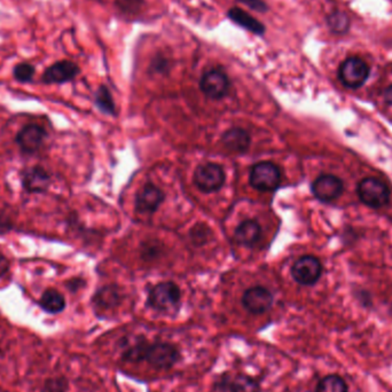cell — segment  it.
Returning <instances> with one entry per match:
<instances>
[{
    "instance_id": "obj_10",
    "label": "cell",
    "mask_w": 392,
    "mask_h": 392,
    "mask_svg": "<svg viewBox=\"0 0 392 392\" xmlns=\"http://www.w3.org/2000/svg\"><path fill=\"white\" fill-rule=\"evenodd\" d=\"M216 392H261L258 382L244 374H224L214 384Z\"/></svg>"
},
{
    "instance_id": "obj_14",
    "label": "cell",
    "mask_w": 392,
    "mask_h": 392,
    "mask_svg": "<svg viewBox=\"0 0 392 392\" xmlns=\"http://www.w3.org/2000/svg\"><path fill=\"white\" fill-rule=\"evenodd\" d=\"M164 194L160 188L153 184L143 186L136 199V208L141 214H153L158 210V205L163 202Z\"/></svg>"
},
{
    "instance_id": "obj_25",
    "label": "cell",
    "mask_w": 392,
    "mask_h": 392,
    "mask_svg": "<svg viewBox=\"0 0 392 392\" xmlns=\"http://www.w3.org/2000/svg\"><path fill=\"white\" fill-rule=\"evenodd\" d=\"M143 0H115V5L124 14H137L143 7Z\"/></svg>"
},
{
    "instance_id": "obj_9",
    "label": "cell",
    "mask_w": 392,
    "mask_h": 392,
    "mask_svg": "<svg viewBox=\"0 0 392 392\" xmlns=\"http://www.w3.org/2000/svg\"><path fill=\"white\" fill-rule=\"evenodd\" d=\"M200 87L208 98L222 99L229 92V80L223 70L211 69L203 74Z\"/></svg>"
},
{
    "instance_id": "obj_3",
    "label": "cell",
    "mask_w": 392,
    "mask_h": 392,
    "mask_svg": "<svg viewBox=\"0 0 392 392\" xmlns=\"http://www.w3.org/2000/svg\"><path fill=\"white\" fill-rule=\"evenodd\" d=\"M179 350L171 343H152L146 347L143 360L156 369H171L178 361Z\"/></svg>"
},
{
    "instance_id": "obj_7",
    "label": "cell",
    "mask_w": 392,
    "mask_h": 392,
    "mask_svg": "<svg viewBox=\"0 0 392 392\" xmlns=\"http://www.w3.org/2000/svg\"><path fill=\"white\" fill-rule=\"evenodd\" d=\"M80 74V65L70 60H59L45 69L42 82L48 85L65 84L72 82Z\"/></svg>"
},
{
    "instance_id": "obj_31",
    "label": "cell",
    "mask_w": 392,
    "mask_h": 392,
    "mask_svg": "<svg viewBox=\"0 0 392 392\" xmlns=\"http://www.w3.org/2000/svg\"><path fill=\"white\" fill-rule=\"evenodd\" d=\"M0 356H1V351H0Z\"/></svg>"
},
{
    "instance_id": "obj_13",
    "label": "cell",
    "mask_w": 392,
    "mask_h": 392,
    "mask_svg": "<svg viewBox=\"0 0 392 392\" xmlns=\"http://www.w3.org/2000/svg\"><path fill=\"white\" fill-rule=\"evenodd\" d=\"M242 303L249 312L261 315L270 310L273 303V296L264 287H254L244 293Z\"/></svg>"
},
{
    "instance_id": "obj_15",
    "label": "cell",
    "mask_w": 392,
    "mask_h": 392,
    "mask_svg": "<svg viewBox=\"0 0 392 392\" xmlns=\"http://www.w3.org/2000/svg\"><path fill=\"white\" fill-rule=\"evenodd\" d=\"M227 18L242 29L247 30L256 36L263 37L266 33V27L263 22L254 18L240 7H232L227 11Z\"/></svg>"
},
{
    "instance_id": "obj_29",
    "label": "cell",
    "mask_w": 392,
    "mask_h": 392,
    "mask_svg": "<svg viewBox=\"0 0 392 392\" xmlns=\"http://www.w3.org/2000/svg\"><path fill=\"white\" fill-rule=\"evenodd\" d=\"M9 259L5 257V256L3 255V254H0V278L1 276H5V274L9 272Z\"/></svg>"
},
{
    "instance_id": "obj_26",
    "label": "cell",
    "mask_w": 392,
    "mask_h": 392,
    "mask_svg": "<svg viewBox=\"0 0 392 392\" xmlns=\"http://www.w3.org/2000/svg\"><path fill=\"white\" fill-rule=\"evenodd\" d=\"M68 383L65 379H52L45 383V392H65Z\"/></svg>"
},
{
    "instance_id": "obj_16",
    "label": "cell",
    "mask_w": 392,
    "mask_h": 392,
    "mask_svg": "<svg viewBox=\"0 0 392 392\" xmlns=\"http://www.w3.org/2000/svg\"><path fill=\"white\" fill-rule=\"evenodd\" d=\"M51 183V178L42 167H33L28 169L23 175L22 184L24 190L29 193H44Z\"/></svg>"
},
{
    "instance_id": "obj_17",
    "label": "cell",
    "mask_w": 392,
    "mask_h": 392,
    "mask_svg": "<svg viewBox=\"0 0 392 392\" xmlns=\"http://www.w3.org/2000/svg\"><path fill=\"white\" fill-rule=\"evenodd\" d=\"M224 145L226 148L232 152H244L250 145L249 134L242 129H231L227 131L223 137Z\"/></svg>"
},
{
    "instance_id": "obj_21",
    "label": "cell",
    "mask_w": 392,
    "mask_h": 392,
    "mask_svg": "<svg viewBox=\"0 0 392 392\" xmlns=\"http://www.w3.org/2000/svg\"><path fill=\"white\" fill-rule=\"evenodd\" d=\"M348 386L339 375H328L319 382L315 392H348Z\"/></svg>"
},
{
    "instance_id": "obj_28",
    "label": "cell",
    "mask_w": 392,
    "mask_h": 392,
    "mask_svg": "<svg viewBox=\"0 0 392 392\" xmlns=\"http://www.w3.org/2000/svg\"><path fill=\"white\" fill-rule=\"evenodd\" d=\"M169 63V60L163 57H158V59L155 60L154 62H153V68L158 72H163V70L168 72Z\"/></svg>"
},
{
    "instance_id": "obj_11",
    "label": "cell",
    "mask_w": 392,
    "mask_h": 392,
    "mask_svg": "<svg viewBox=\"0 0 392 392\" xmlns=\"http://www.w3.org/2000/svg\"><path fill=\"white\" fill-rule=\"evenodd\" d=\"M48 137L46 131L39 125L30 124L24 126L15 138L16 143L26 154H35L42 148Z\"/></svg>"
},
{
    "instance_id": "obj_2",
    "label": "cell",
    "mask_w": 392,
    "mask_h": 392,
    "mask_svg": "<svg viewBox=\"0 0 392 392\" xmlns=\"http://www.w3.org/2000/svg\"><path fill=\"white\" fill-rule=\"evenodd\" d=\"M358 195L364 205L371 208H382L390 200V190L386 183L380 179L365 178L358 185Z\"/></svg>"
},
{
    "instance_id": "obj_6",
    "label": "cell",
    "mask_w": 392,
    "mask_h": 392,
    "mask_svg": "<svg viewBox=\"0 0 392 392\" xmlns=\"http://www.w3.org/2000/svg\"><path fill=\"white\" fill-rule=\"evenodd\" d=\"M194 182L200 190L205 193H211L223 187L225 175L223 169L217 164H203L195 170Z\"/></svg>"
},
{
    "instance_id": "obj_4",
    "label": "cell",
    "mask_w": 392,
    "mask_h": 392,
    "mask_svg": "<svg viewBox=\"0 0 392 392\" xmlns=\"http://www.w3.org/2000/svg\"><path fill=\"white\" fill-rule=\"evenodd\" d=\"M279 168L270 162L256 164L250 173V185L256 190L268 192L278 188L280 184Z\"/></svg>"
},
{
    "instance_id": "obj_23",
    "label": "cell",
    "mask_w": 392,
    "mask_h": 392,
    "mask_svg": "<svg viewBox=\"0 0 392 392\" xmlns=\"http://www.w3.org/2000/svg\"><path fill=\"white\" fill-rule=\"evenodd\" d=\"M36 74L35 65L30 62H20L13 68V77L18 83H30Z\"/></svg>"
},
{
    "instance_id": "obj_19",
    "label": "cell",
    "mask_w": 392,
    "mask_h": 392,
    "mask_svg": "<svg viewBox=\"0 0 392 392\" xmlns=\"http://www.w3.org/2000/svg\"><path fill=\"white\" fill-rule=\"evenodd\" d=\"M39 305L44 310L45 312L55 315L63 311L65 307V300L62 294L55 289H48L42 295L39 300Z\"/></svg>"
},
{
    "instance_id": "obj_12",
    "label": "cell",
    "mask_w": 392,
    "mask_h": 392,
    "mask_svg": "<svg viewBox=\"0 0 392 392\" xmlns=\"http://www.w3.org/2000/svg\"><path fill=\"white\" fill-rule=\"evenodd\" d=\"M312 192L322 202H332L343 193V183L336 175H322L313 183Z\"/></svg>"
},
{
    "instance_id": "obj_22",
    "label": "cell",
    "mask_w": 392,
    "mask_h": 392,
    "mask_svg": "<svg viewBox=\"0 0 392 392\" xmlns=\"http://www.w3.org/2000/svg\"><path fill=\"white\" fill-rule=\"evenodd\" d=\"M95 104L98 106L99 109L104 113L109 114V115L115 114V104H114L113 98H111L109 89L104 85L99 87L98 91L95 93Z\"/></svg>"
},
{
    "instance_id": "obj_5",
    "label": "cell",
    "mask_w": 392,
    "mask_h": 392,
    "mask_svg": "<svg viewBox=\"0 0 392 392\" xmlns=\"http://www.w3.org/2000/svg\"><path fill=\"white\" fill-rule=\"evenodd\" d=\"M180 290L173 283H163L155 285L149 293L148 304L158 311H169L178 305Z\"/></svg>"
},
{
    "instance_id": "obj_30",
    "label": "cell",
    "mask_w": 392,
    "mask_h": 392,
    "mask_svg": "<svg viewBox=\"0 0 392 392\" xmlns=\"http://www.w3.org/2000/svg\"><path fill=\"white\" fill-rule=\"evenodd\" d=\"M383 98L386 104H391L392 106V85L384 89Z\"/></svg>"
},
{
    "instance_id": "obj_8",
    "label": "cell",
    "mask_w": 392,
    "mask_h": 392,
    "mask_svg": "<svg viewBox=\"0 0 392 392\" xmlns=\"http://www.w3.org/2000/svg\"><path fill=\"white\" fill-rule=\"evenodd\" d=\"M322 272L320 261L313 256H304L295 261L291 276L298 283L304 285H315Z\"/></svg>"
},
{
    "instance_id": "obj_1",
    "label": "cell",
    "mask_w": 392,
    "mask_h": 392,
    "mask_svg": "<svg viewBox=\"0 0 392 392\" xmlns=\"http://www.w3.org/2000/svg\"><path fill=\"white\" fill-rule=\"evenodd\" d=\"M371 68L369 63L358 57L345 59L339 68L341 83L349 89H359L369 80Z\"/></svg>"
},
{
    "instance_id": "obj_20",
    "label": "cell",
    "mask_w": 392,
    "mask_h": 392,
    "mask_svg": "<svg viewBox=\"0 0 392 392\" xmlns=\"http://www.w3.org/2000/svg\"><path fill=\"white\" fill-rule=\"evenodd\" d=\"M327 24L332 33L335 35H345L350 29V16L342 11H335L327 18Z\"/></svg>"
},
{
    "instance_id": "obj_24",
    "label": "cell",
    "mask_w": 392,
    "mask_h": 392,
    "mask_svg": "<svg viewBox=\"0 0 392 392\" xmlns=\"http://www.w3.org/2000/svg\"><path fill=\"white\" fill-rule=\"evenodd\" d=\"M117 298L119 296H117L116 291L114 290V289L104 288L95 295L94 303L100 309H108V307H113Z\"/></svg>"
},
{
    "instance_id": "obj_27",
    "label": "cell",
    "mask_w": 392,
    "mask_h": 392,
    "mask_svg": "<svg viewBox=\"0 0 392 392\" xmlns=\"http://www.w3.org/2000/svg\"><path fill=\"white\" fill-rule=\"evenodd\" d=\"M238 1L255 12L268 13L270 11V7L265 0H238Z\"/></svg>"
},
{
    "instance_id": "obj_18",
    "label": "cell",
    "mask_w": 392,
    "mask_h": 392,
    "mask_svg": "<svg viewBox=\"0 0 392 392\" xmlns=\"http://www.w3.org/2000/svg\"><path fill=\"white\" fill-rule=\"evenodd\" d=\"M261 236V227L255 220H246L235 231V240L244 246H253Z\"/></svg>"
}]
</instances>
